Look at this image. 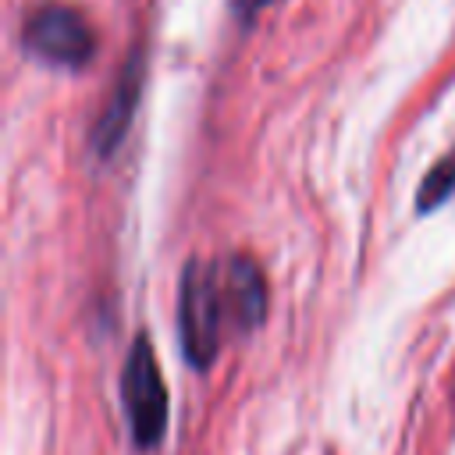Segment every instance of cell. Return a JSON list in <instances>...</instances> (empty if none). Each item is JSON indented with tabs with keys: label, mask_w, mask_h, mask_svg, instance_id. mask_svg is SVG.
Masks as SVG:
<instances>
[{
	"label": "cell",
	"mask_w": 455,
	"mask_h": 455,
	"mask_svg": "<svg viewBox=\"0 0 455 455\" xmlns=\"http://www.w3.org/2000/svg\"><path fill=\"white\" fill-rule=\"evenodd\" d=\"M224 284L213 277V270L199 259H192L181 274V295H178V334L181 352L192 366L206 370L220 348V323H224Z\"/></svg>",
	"instance_id": "cell-1"
},
{
	"label": "cell",
	"mask_w": 455,
	"mask_h": 455,
	"mask_svg": "<svg viewBox=\"0 0 455 455\" xmlns=\"http://www.w3.org/2000/svg\"><path fill=\"white\" fill-rule=\"evenodd\" d=\"M121 405L135 448H156L167 434V387L149 338H135L121 370Z\"/></svg>",
	"instance_id": "cell-2"
},
{
	"label": "cell",
	"mask_w": 455,
	"mask_h": 455,
	"mask_svg": "<svg viewBox=\"0 0 455 455\" xmlns=\"http://www.w3.org/2000/svg\"><path fill=\"white\" fill-rule=\"evenodd\" d=\"M25 50L57 68H82L96 53L92 25L64 4H43L25 18Z\"/></svg>",
	"instance_id": "cell-3"
},
{
	"label": "cell",
	"mask_w": 455,
	"mask_h": 455,
	"mask_svg": "<svg viewBox=\"0 0 455 455\" xmlns=\"http://www.w3.org/2000/svg\"><path fill=\"white\" fill-rule=\"evenodd\" d=\"M224 309L238 331H249L267 313V284L252 259L235 256L224 267Z\"/></svg>",
	"instance_id": "cell-4"
},
{
	"label": "cell",
	"mask_w": 455,
	"mask_h": 455,
	"mask_svg": "<svg viewBox=\"0 0 455 455\" xmlns=\"http://www.w3.org/2000/svg\"><path fill=\"white\" fill-rule=\"evenodd\" d=\"M139 64L132 60L128 68H124V78H121V89H117V100H110V107H107V114H103V121L96 124V132H92V146L100 149V153H110L114 146H117V139H121V132L128 128V121H132V110H135V100H139Z\"/></svg>",
	"instance_id": "cell-5"
},
{
	"label": "cell",
	"mask_w": 455,
	"mask_h": 455,
	"mask_svg": "<svg viewBox=\"0 0 455 455\" xmlns=\"http://www.w3.org/2000/svg\"><path fill=\"white\" fill-rule=\"evenodd\" d=\"M451 192H455V156L441 160V164L423 178V185H419V192H416V206H419V210H437L444 199H451Z\"/></svg>",
	"instance_id": "cell-6"
},
{
	"label": "cell",
	"mask_w": 455,
	"mask_h": 455,
	"mask_svg": "<svg viewBox=\"0 0 455 455\" xmlns=\"http://www.w3.org/2000/svg\"><path fill=\"white\" fill-rule=\"evenodd\" d=\"M238 4H249V0H238Z\"/></svg>",
	"instance_id": "cell-7"
}]
</instances>
